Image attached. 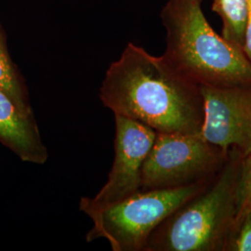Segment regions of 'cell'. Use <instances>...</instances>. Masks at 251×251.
<instances>
[{"mask_svg": "<svg viewBox=\"0 0 251 251\" xmlns=\"http://www.w3.org/2000/svg\"><path fill=\"white\" fill-rule=\"evenodd\" d=\"M228 155L200 134L157 133L142 170L141 191L176 188L212 179Z\"/></svg>", "mask_w": 251, "mask_h": 251, "instance_id": "cell-5", "label": "cell"}, {"mask_svg": "<svg viewBox=\"0 0 251 251\" xmlns=\"http://www.w3.org/2000/svg\"><path fill=\"white\" fill-rule=\"evenodd\" d=\"M204 121L200 135L226 153L251 151V84L200 87Z\"/></svg>", "mask_w": 251, "mask_h": 251, "instance_id": "cell-7", "label": "cell"}, {"mask_svg": "<svg viewBox=\"0 0 251 251\" xmlns=\"http://www.w3.org/2000/svg\"><path fill=\"white\" fill-rule=\"evenodd\" d=\"M212 10L222 19V36L243 50L248 16L247 0H213Z\"/></svg>", "mask_w": 251, "mask_h": 251, "instance_id": "cell-10", "label": "cell"}, {"mask_svg": "<svg viewBox=\"0 0 251 251\" xmlns=\"http://www.w3.org/2000/svg\"><path fill=\"white\" fill-rule=\"evenodd\" d=\"M115 158L106 183L93 198H82L79 209L89 215L141 191L142 170L157 132L127 117L115 115Z\"/></svg>", "mask_w": 251, "mask_h": 251, "instance_id": "cell-6", "label": "cell"}, {"mask_svg": "<svg viewBox=\"0 0 251 251\" xmlns=\"http://www.w3.org/2000/svg\"><path fill=\"white\" fill-rule=\"evenodd\" d=\"M171 64L200 87L251 84V62L242 49L210 26L202 0H167L160 13Z\"/></svg>", "mask_w": 251, "mask_h": 251, "instance_id": "cell-2", "label": "cell"}, {"mask_svg": "<svg viewBox=\"0 0 251 251\" xmlns=\"http://www.w3.org/2000/svg\"><path fill=\"white\" fill-rule=\"evenodd\" d=\"M238 205L237 214L251 208V151L243 156L239 179Z\"/></svg>", "mask_w": 251, "mask_h": 251, "instance_id": "cell-12", "label": "cell"}, {"mask_svg": "<svg viewBox=\"0 0 251 251\" xmlns=\"http://www.w3.org/2000/svg\"><path fill=\"white\" fill-rule=\"evenodd\" d=\"M0 142L24 162L43 165L49 152L34 115L25 113L0 90Z\"/></svg>", "mask_w": 251, "mask_h": 251, "instance_id": "cell-8", "label": "cell"}, {"mask_svg": "<svg viewBox=\"0 0 251 251\" xmlns=\"http://www.w3.org/2000/svg\"><path fill=\"white\" fill-rule=\"evenodd\" d=\"M0 90L6 92L25 113L34 115L25 84L9 56L6 38L0 27Z\"/></svg>", "mask_w": 251, "mask_h": 251, "instance_id": "cell-9", "label": "cell"}, {"mask_svg": "<svg viewBox=\"0 0 251 251\" xmlns=\"http://www.w3.org/2000/svg\"><path fill=\"white\" fill-rule=\"evenodd\" d=\"M248 3V16H247V25L245 33V41L243 50L251 62V0H247Z\"/></svg>", "mask_w": 251, "mask_h": 251, "instance_id": "cell-13", "label": "cell"}, {"mask_svg": "<svg viewBox=\"0 0 251 251\" xmlns=\"http://www.w3.org/2000/svg\"><path fill=\"white\" fill-rule=\"evenodd\" d=\"M242 159L231 150L206 188L158 225L144 251H225L238 213Z\"/></svg>", "mask_w": 251, "mask_h": 251, "instance_id": "cell-3", "label": "cell"}, {"mask_svg": "<svg viewBox=\"0 0 251 251\" xmlns=\"http://www.w3.org/2000/svg\"><path fill=\"white\" fill-rule=\"evenodd\" d=\"M212 179L176 188L140 191L90 213L93 226L87 233V242L104 238L114 251H144L156 227L202 192Z\"/></svg>", "mask_w": 251, "mask_h": 251, "instance_id": "cell-4", "label": "cell"}, {"mask_svg": "<svg viewBox=\"0 0 251 251\" xmlns=\"http://www.w3.org/2000/svg\"><path fill=\"white\" fill-rule=\"evenodd\" d=\"M100 99L115 115L133 119L157 133L200 134L204 104L200 86L164 56L128 43L112 63Z\"/></svg>", "mask_w": 251, "mask_h": 251, "instance_id": "cell-1", "label": "cell"}, {"mask_svg": "<svg viewBox=\"0 0 251 251\" xmlns=\"http://www.w3.org/2000/svg\"><path fill=\"white\" fill-rule=\"evenodd\" d=\"M225 251H251V208L236 216Z\"/></svg>", "mask_w": 251, "mask_h": 251, "instance_id": "cell-11", "label": "cell"}]
</instances>
